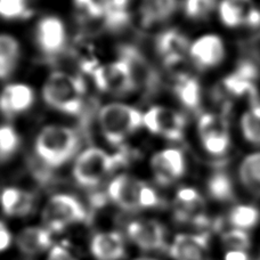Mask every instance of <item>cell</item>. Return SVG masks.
<instances>
[{
	"mask_svg": "<svg viewBox=\"0 0 260 260\" xmlns=\"http://www.w3.org/2000/svg\"><path fill=\"white\" fill-rule=\"evenodd\" d=\"M204 150L211 155L220 156L224 155L229 151L231 141L229 132H220L216 134H211L209 136L201 138Z\"/></svg>",
	"mask_w": 260,
	"mask_h": 260,
	"instance_id": "obj_30",
	"label": "cell"
},
{
	"mask_svg": "<svg viewBox=\"0 0 260 260\" xmlns=\"http://www.w3.org/2000/svg\"><path fill=\"white\" fill-rule=\"evenodd\" d=\"M174 91L185 108L195 111L201 104V87L194 77L179 74L174 85Z\"/></svg>",
	"mask_w": 260,
	"mask_h": 260,
	"instance_id": "obj_21",
	"label": "cell"
},
{
	"mask_svg": "<svg viewBox=\"0 0 260 260\" xmlns=\"http://www.w3.org/2000/svg\"><path fill=\"white\" fill-rule=\"evenodd\" d=\"M221 242L231 251H245L251 245V241L247 232L239 229L222 233Z\"/></svg>",
	"mask_w": 260,
	"mask_h": 260,
	"instance_id": "obj_33",
	"label": "cell"
},
{
	"mask_svg": "<svg viewBox=\"0 0 260 260\" xmlns=\"http://www.w3.org/2000/svg\"><path fill=\"white\" fill-rule=\"evenodd\" d=\"M161 204V200L159 195L152 187L148 185L144 184L141 187V192H139V207L141 208H156Z\"/></svg>",
	"mask_w": 260,
	"mask_h": 260,
	"instance_id": "obj_35",
	"label": "cell"
},
{
	"mask_svg": "<svg viewBox=\"0 0 260 260\" xmlns=\"http://www.w3.org/2000/svg\"><path fill=\"white\" fill-rule=\"evenodd\" d=\"M199 135L200 138L209 136L211 134L227 132V122L221 115L212 113H204L199 120Z\"/></svg>",
	"mask_w": 260,
	"mask_h": 260,
	"instance_id": "obj_31",
	"label": "cell"
},
{
	"mask_svg": "<svg viewBox=\"0 0 260 260\" xmlns=\"http://www.w3.org/2000/svg\"><path fill=\"white\" fill-rule=\"evenodd\" d=\"M128 236L143 250L166 249V229L156 220H137L127 227Z\"/></svg>",
	"mask_w": 260,
	"mask_h": 260,
	"instance_id": "obj_11",
	"label": "cell"
},
{
	"mask_svg": "<svg viewBox=\"0 0 260 260\" xmlns=\"http://www.w3.org/2000/svg\"><path fill=\"white\" fill-rule=\"evenodd\" d=\"M218 13L221 22L229 27H236L244 23L247 13L232 0H221L218 6Z\"/></svg>",
	"mask_w": 260,
	"mask_h": 260,
	"instance_id": "obj_28",
	"label": "cell"
},
{
	"mask_svg": "<svg viewBox=\"0 0 260 260\" xmlns=\"http://www.w3.org/2000/svg\"><path fill=\"white\" fill-rule=\"evenodd\" d=\"M79 138L71 128L48 126L41 130L36 139V152L49 168H58L76 154Z\"/></svg>",
	"mask_w": 260,
	"mask_h": 260,
	"instance_id": "obj_2",
	"label": "cell"
},
{
	"mask_svg": "<svg viewBox=\"0 0 260 260\" xmlns=\"http://www.w3.org/2000/svg\"><path fill=\"white\" fill-rule=\"evenodd\" d=\"M208 192L217 201H232L235 198L232 179L225 173L213 174L208 180Z\"/></svg>",
	"mask_w": 260,
	"mask_h": 260,
	"instance_id": "obj_26",
	"label": "cell"
},
{
	"mask_svg": "<svg viewBox=\"0 0 260 260\" xmlns=\"http://www.w3.org/2000/svg\"><path fill=\"white\" fill-rule=\"evenodd\" d=\"M126 157L121 154L110 155L99 147H90L83 151L73 167V177L83 187H95Z\"/></svg>",
	"mask_w": 260,
	"mask_h": 260,
	"instance_id": "obj_4",
	"label": "cell"
},
{
	"mask_svg": "<svg viewBox=\"0 0 260 260\" xmlns=\"http://www.w3.org/2000/svg\"><path fill=\"white\" fill-rule=\"evenodd\" d=\"M12 242V235L7 230V227L5 226L4 222L0 221V252L6 250L9 244Z\"/></svg>",
	"mask_w": 260,
	"mask_h": 260,
	"instance_id": "obj_39",
	"label": "cell"
},
{
	"mask_svg": "<svg viewBox=\"0 0 260 260\" xmlns=\"http://www.w3.org/2000/svg\"><path fill=\"white\" fill-rule=\"evenodd\" d=\"M144 115L133 106L112 103L103 106L99 114L102 134L111 145H120L144 124Z\"/></svg>",
	"mask_w": 260,
	"mask_h": 260,
	"instance_id": "obj_3",
	"label": "cell"
},
{
	"mask_svg": "<svg viewBox=\"0 0 260 260\" xmlns=\"http://www.w3.org/2000/svg\"><path fill=\"white\" fill-rule=\"evenodd\" d=\"M232 2H233L235 5H238L240 8H242L247 14L250 9L253 8L252 0H232Z\"/></svg>",
	"mask_w": 260,
	"mask_h": 260,
	"instance_id": "obj_41",
	"label": "cell"
},
{
	"mask_svg": "<svg viewBox=\"0 0 260 260\" xmlns=\"http://www.w3.org/2000/svg\"><path fill=\"white\" fill-rule=\"evenodd\" d=\"M239 178L248 192L260 197V152L244 157L239 168Z\"/></svg>",
	"mask_w": 260,
	"mask_h": 260,
	"instance_id": "obj_22",
	"label": "cell"
},
{
	"mask_svg": "<svg viewBox=\"0 0 260 260\" xmlns=\"http://www.w3.org/2000/svg\"><path fill=\"white\" fill-rule=\"evenodd\" d=\"M35 204L34 195L15 187L6 188L2 195V207L7 216H26Z\"/></svg>",
	"mask_w": 260,
	"mask_h": 260,
	"instance_id": "obj_20",
	"label": "cell"
},
{
	"mask_svg": "<svg viewBox=\"0 0 260 260\" xmlns=\"http://www.w3.org/2000/svg\"><path fill=\"white\" fill-rule=\"evenodd\" d=\"M137 260H153V259H147V258H141V259H137Z\"/></svg>",
	"mask_w": 260,
	"mask_h": 260,
	"instance_id": "obj_42",
	"label": "cell"
},
{
	"mask_svg": "<svg viewBox=\"0 0 260 260\" xmlns=\"http://www.w3.org/2000/svg\"><path fill=\"white\" fill-rule=\"evenodd\" d=\"M86 86L81 77L65 72H54L45 82L43 97L50 108L65 114L81 112Z\"/></svg>",
	"mask_w": 260,
	"mask_h": 260,
	"instance_id": "obj_1",
	"label": "cell"
},
{
	"mask_svg": "<svg viewBox=\"0 0 260 260\" xmlns=\"http://www.w3.org/2000/svg\"><path fill=\"white\" fill-rule=\"evenodd\" d=\"M20 44L12 36L0 35V79H6L20 61Z\"/></svg>",
	"mask_w": 260,
	"mask_h": 260,
	"instance_id": "obj_23",
	"label": "cell"
},
{
	"mask_svg": "<svg viewBox=\"0 0 260 260\" xmlns=\"http://www.w3.org/2000/svg\"><path fill=\"white\" fill-rule=\"evenodd\" d=\"M189 41L182 32L170 29L156 38V50L168 68H174L182 62L185 54L189 52Z\"/></svg>",
	"mask_w": 260,
	"mask_h": 260,
	"instance_id": "obj_14",
	"label": "cell"
},
{
	"mask_svg": "<svg viewBox=\"0 0 260 260\" xmlns=\"http://www.w3.org/2000/svg\"><path fill=\"white\" fill-rule=\"evenodd\" d=\"M143 183L129 175H120L111 182L108 194L110 199L123 210L134 212L139 208V192Z\"/></svg>",
	"mask_w": 260,
	"mask_h": 260,
	"instance_id": "obj_13",
	"label": "cell"
},
{
	"mask_svg": "<svg viewBox=\"0 0 260 260\" xmlns=\"http://www.w3.org/2000/svg\"><path fill=\"white\" fill-rule=\"evenodd\" d=\"M119 57L127 64L136 90L146 94L154 92L160 85V77L147 58L134 46H122L119 49Z\"/></svg>",
	"mask_w": 260,
	"mask_h": 260,
	"instance_id": "obj_7",
	"label": "cell"
},
{
	"mask_svg": "<svg viewBox=\"0 0 260 260\" xmlns=\"http://www.w3.org/2000/svg\"><path fill=\"white\" fill-rule=\"evenodd\" d=\"M52 242L50 232L41 227H26L16 239L18 249L26 256H36L44 252L52 245Z\"/></svg>",
	"mask_w": 260,
	"mask_h": 260,
	"instance_id": "obj_18",
	"label": "cell"
},
{
	"mask_svg": "<svg viewBox=\"0 0 260 260\" xmlns=\"http://www.w3.org/2000/svg\"><path fill=\"white\" fill-rule=\"evenodd\" d=\"M36 39L46 56L49 58L58 56L67 44V32L63 22L55 16L43 18L37 26Z\"/></svg>",
	"mask_w": 260,
	"mask_h": 260,
	"instance_id": "obj_9",
	"label": "cell"
},
{
	"mask_svg": "<svg viewBox=\"0 0 260 260\" xmlns=\"http://www.w3.org/2000/svg\"><path fill=\"white\" fill-rule=\"evenodd\" d=\"M259 220V211L252 206H236L230 213L231 224L239 230H250L257 225Z\"/></svg>",
	"mask_w": 260,
	"mask_h": 260,
	"instance_id": "obj_27",
	"label": "cell"
},
{
	"mask_svg": "<svg viewBox=\"0 0 260 260\" xmlns=\"http://www.w3.org/2000/svg\"><path fill=\"white\" fill-rule=\"evenodd\" d=\"M48 260H76V258L65 248L56 245V247L50 250Z\"/></svg>",
	"mask_w": 260,
	"mask_h": 260,
	"instance_id": "obj_37",
	"label": "cell"
},
{
	"mask_svg": "<svg viewBox=\"0 0 260 260\" xmlns=\"http://www.w3.org/2000/svg\"><path fill=\"white\" fill-rule=\"evenodd\" d=\"M210 234H180L174 240L169 252L175 260H206Z\"/></svg>",
	"mask_w": 260,
	"mask_h": 260,
	"instance_id": "obj_15",
	"label": "cell"
},
{
	"mask_svg": "<svg viewBox=\"0 0 260 260\" xmlns=\"http://www.w3.org/2000/svg\"><path fill=\"white\" fill-rule=\"evenodd\" d=\"M152 170L156 182L169 185L182 177L185 173V157L183 152L177 148H167L152 157Z\"/></svg>",
	"mask_w": 260,
	"mask_h": 260,
	"instance_id": "obj_10",
	"label": "cell"
},
{
	"mask_svg": "<svg viewBox=\"0 0 260 260\" xmlns=\"http://www.w3.org/2000/svg\"><path fill=\"white\" fill-rule=\"evenodd\" d=\"M189 55L199 69L215 68L224 59V43L220 37L216 35L202 36L191 45Z\"/></svg>",
	"mask_w": 260,
	"mask_h": 260,
	"instance_id": "obj_12",
	"label": "cell"
},
{
	"mask_svg": "<svg viewBox=\"0 0 260 260\" xmlns=\"http://www.w3.org/2000/svg\"><path fill=\"white\" fill-rule=\"evenodd\" d=\"M29 14L27 0H0V17L5 20H18Z\"/></svg>",
	"mask_w": 260,
	"mask_h": 260,
	"instance_id": "obj_32",
	"label": "cell"
},
{
	"mask_svg": "<svg viewBox=\"0 0 260 260\" xmlns=\"http://www.w3.org/2000/svg\"><path fill=\"white\" fill-rule=\"evenodd\" d=\"M244 24L251 27H258L260 26V11L257 8H251L248 12L244 18Z\"/></svg>",
	"mask_w": 260,
	"mask_h": 260,
	"instance_id": "obj_38",
	"label": "cell"
},
{
	"mask_svg": "<svg viewBox=\"0 0 260 260\" xmlns=\"http://www.w3.org/2000/svg\"><path fill=\"white\" fill-rule=\"evenodd\" d=\"M35 102L32 88L23 83H14L5 88L0 95V111L8 118L25 112Z\"/></svg>",
	"mask_w": 260,
	"mask_h": 260,
	"instance_id": "obj_16",
	"label": "cell"
},
{
	"mask_svg": "<svg viewBox=\"0 0 260 260\" xmlns=\"http://www.w3.org/2000/svg\"><path fill=\"white\" fill-rule=\"evenodd\" d=\"M222 86L225 90L232 96L236 97H248L251 101V103L259 100L258 91L256 85L253 81H250L248 79H244L235 72L231 73L222 80Z\"/></svg>",
	"mask_w": 260,
	"mask_h": 260,
	"instance_id": "obj_25",
	"label": "cell"
},
{
	"mask_svg": "<svg viewBox=\"0 0 260 260\" xmlns=\"http://www.w3.org/2000/svg\"><path fill=\"white\" fill-rule=\"evenodd\" d=\"M241 130L245 141L260 146V100L251 103V108L242 115Z\"/></svg>",
	"mask_w": 260,
	"mask_h": 260,
	"instance_id": "obj_24",
	"label": "cell"
},
{
	"mask_svg": "<svg viewBox=\"0 0 260 260\" xmlns=\"http://www.w3.org/2000/svg\"><path fill=\"white\" fill-rule=\"evenodd\" d=\"M177 9V0H142L139 15L143 26L150 27L168 20Z\"/></svg>",
	"mask_w": 260,
	"mask_h": 260,
	"instance_id": "obj_19",
	"label": "cell"
},
{
	"mask_svg": "<svg viewBox=\"0 0 260 260\" xmlns=\"http://www.w3.org/2000/svg\"><path fill=\"white\" fill-rule=\"evenodd\" d=\"M217 0H185V14L192 20H203L210 15Z\"/></svg>",
	"mask_w": 260,
	"mask_h": 260,
	"instance_id": "obj_34",
	"label": "cell"
},
{
	"mask_svg": "<svg viewBox=\"0 0 260 260\" xmlns=\"http://www.w3.org/2000/svg\"><path fill=\"white\" fill-rule=\"evenodd\" d=\"M143 122L151 133L170 141H180L186 127V118L183 113L164 106H153L144 114Z\"/></svg>",
	"mask_w": 260,
	"mask_h": 260,
	"instance_id": "obj_8",
	"label": "cell"
},
{
	"mask_svg": "<svg viewBox=\"0 0 260 260\" xmlns=\"http://www.w3.org/2000/svg\"><path fill=\"white\" fill-rule=\"evenodd\" d=\"M86 217L87 212L81 202L69 194L55 195L43 211V220L50 233H61L70 224L85 221Z\"/></svg>",
	"mask_w": 260,
	"mask_h": 260,
	"instance_id": "obj_5",
	"label": "cell"
},
{
	"mask_svg": "<svg viewBox=\"0 0 260 260\" xmlns=\"http://www.w3.org/2000/svg\"><path fill=\"white\" fill-rule=\"evenodd\" d=\"M20 145V138L15 129L9 126L0 127V164L9 159Z\"/></svg>",
	"mask_w": 260,
	"mask_h": 260,
	"instance_id": "obj_29",
	"label": "cell"
},
{
	"mask_svg": "<svg viewBox=\"0 0 260 260\" xmlns=\"http://www.w3.org/2000/svg\"><path fill=\"white\" fill-rule=\"evenodd\" d=\"M97 88L104 92L124 96L136 91L127 64L121 59L105 65H99L91 73Z\"/></svg>",
	"mask_w": 260,
	"mask_h": 260,
	"instance_id": "obj_6",
	"label": "cell"
},
{
	"mask_svg": "<svg viewBox=\"0 0 260 260\" xmlns=\"http://www.w3.org/2000/svg\"><path fill=\"white\" fill-rule=\"evenodd\" d=\"M225 260H249V257L244 251H229L226 253Z\"/></svg>",
	"mask_w": 260,
	"mask_h": 260,
	"instance_id": "obj_40",
	"label": "cell"
},
{
	"mask_svg": "<svg viewBox=\"0 0 260 260\" xmlns=\"http://www.w3.org/2000/svg\"><path fill=\"white\" fill-rule=\"evenodd\" d=\"M234 72L242 78L248 79V80L253 82L257 80L260 74L259 68L252 61H250V59H242V61H240Z\"/></svg>",
	"mask_w": 260,
	"mask_h": 260,
	"instance_id": "obj_36",
	"label": "cell"
},
{
	"mask_svg": "<svg viewBox=\"0 0 260 260\" xmlns=\"http://www.w3.org/2000/svg\"><path fill=\"white\" fill-rule=\"evenodd\" d=\"M90 250L97 260H120L126 254L123 239L117 232L96 234L91 240Z\"/></svg>",
	"mask_w": 260,
	"mask_h": 260,
	"instance_id": "obj_17",
	"label": "cell"
}]
</instances>
